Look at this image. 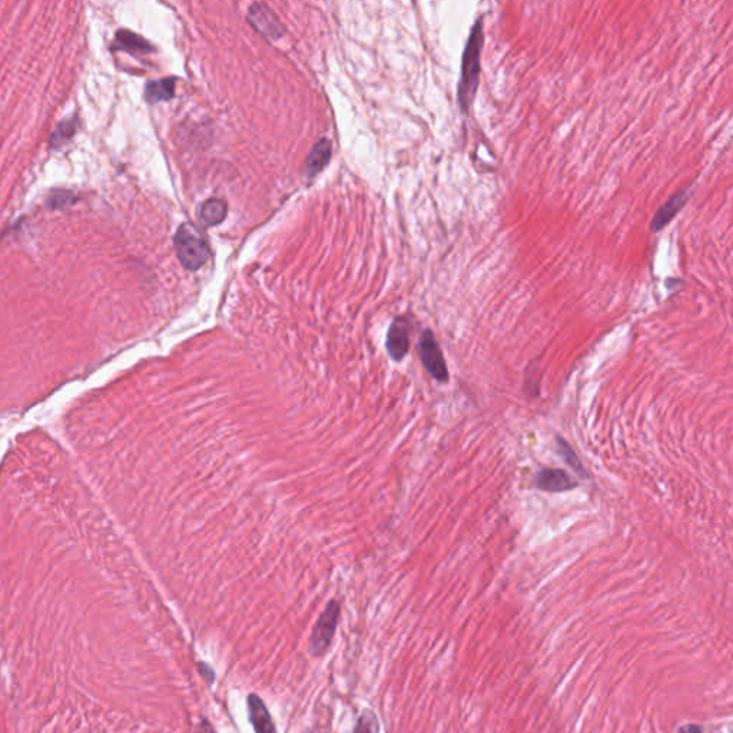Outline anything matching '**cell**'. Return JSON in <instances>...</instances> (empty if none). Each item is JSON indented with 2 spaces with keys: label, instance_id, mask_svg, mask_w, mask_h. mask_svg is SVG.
Masks as SVG:
<instances>
[{
  "label": "cell",
  "instance_id": "30bf717a",
  "mask_svg": "<svg viewBox=\"0 0 733 733\" xmlns=\"http://www.w3.org/2000/svg\"><path fill=\"white\" fill-rule=\"evenodd\" d=\"M330 158H331V142L327 139H321L308 156V162H306L308 175L313 177L318 174L321 169H324V166L328 163Z\"/></svg>",
  "mask_w": 733,
  "mask_h": 733
},
{
  "label": "cell",
  "instance_id": "9c48e42d",
  "mask_svg": "<svg viewBox=\"0 0 733 733\" xmlns=\"http://www.w3.org/2000/svg\"><path fill=\"white\" fill-rule=\"evenodd\" d=\"M686 201H688V191H681V192H676L674 195H672L669 201L665 205H662V208L655 214L652 223H651V230L653 232H659L660 230H663L666 225H669L670 221L681 212Z\"/></svg>",
  "mask_w": 733,
  "mask_h": 733
},
{
  "label": "cell",
  "instance_id": "ba28073f",
  "mask_svg": "<svg viewBox=\"0 0 733 733\" xmlns=\"http://www.w3.org/2000/svg\"><path fill=\"white\" fill-rule=\"evenodd\" d=\"M248 17L253 27L268 38H278L283 34V27H281L275 15L264 5L251 6Z\"/></svg>",
  "mask_w": 733,
  "mask_h": 733
},
{
  "label": "cell",
  "instance_id": "e0dca14e",
  "mask_svg": "<svg viewBox=\"0 0 733 733\" xmlns=\"http://www.w3.org/2000/svg\"><path fill=\"white\" fill-rule=\"evenodd\" d=\"M196 667H198V672L201 673L202 678L207 681V683L211 686L214 683V681H215V672L212 670V667H209L204 662H200L198 665H196Z\"/></svg>",
  "mask_w": 733,
  "mask_h": 733
},
{
  "label": "cell",
  "instance_id": "277c9868",
  "mask_svg": "<svg viewBox=\"0 0 733 733\" xmlns=\"http://www.w3.org/2000/svg\"><path fill=\"white\" fill-rule=\"evenodd\" d=\"M418 354H420L422 365L426 366V370L430 373V376L434 380H437L438 383L448 381V369H447L444 355L441 353V348L436 340L434 334L430 330H426L420 338Z\"/></svg>",
  "mask_w": 733,
  "mask_h": 733
},
{
  "label": "cell",
  "instance_id": "3957f363",
  "mask_svg": "<svg viewBox=\"0 0 733 733\" xmlns=\"http://www.w3.org/2000/svg\"><path fill=\"white\" fill-rule=\"evenodd\" d=\"M340 612H341V607H340V603H338L336 600H331L327 605L325 610L317 620L311 637H309L308 651L309 653H311V656L321 658L327 653L328 647L331 646L332 637L335 635L338 619H340Z\"/></svg>",
  "mask_w": 733,
  "mask_h": 733
},
{
  "label": "cell",
  "instance_id": "7c38bea8",
  "mask_svg": "<svg viewBox=\"0 0 733 733\" xmlns=\"http://www.w3.org/2000/svg\"><path fill=\"white\" fill-rule=\"evenodd\" d=\"M200 215L207 225H218L227 216V204L222 200H208L202 204Z\"/></svg>",
  "mask_w": 733,
  "mask_h": 733
},
{
  "label": "cell",
  "instance_id": "2e32d148",
  "mask_svg": "<svg viewBox=\"0 0 733 733\" xmlns=\"http://www.w3.org/2000/svg\"><path fill=\"white\" fill-rule=\"evenodd\" d=\"M75 132V122L73 121H68V122H64L58 126V129H56V132L53 133V138H52V145L56 147V145H62L65 140H68L72 133Z\"/></svg>",
  "mask_w": 733,
  "mask_h": 733
},
{
  "label": "cell",
  "instance_id": "5bb4252c",
  "mask_svg": "<svg viewBox=\"0 0 733 733\" xmlns=\"http://www.w3.org/2000/svg\"><path fill=\"white\" fill-rule=\"evenodd\" d=\"M117 38H118V42L129 50H135V52H149L151 50V45L144 38H140L132 32L121 31Z\"/></svg>",
  "mask_w": 733,
  "mask_h": 733
},
{
  "label": "cell",
  "instance_id": "8992f818",
  "mask_svg": "<svg viewBox=\"0 0 733 733\" xmlns=\"http://www.w3.org/2000/svg\"><path fill=\"white\" fill-rule=\"evenodd\" d=\"M410 330L407 318L394 320L387 334V350L394 361H401L410 350Z\"/></svg>",
  "mask_w": 733,
  "mask_h": 733
},
{
  "label": "cell",
  "instance_id": "6da1fadb",
  "mask_svg": "<svg viewBox=\"0 0 733 733\" xmlns=\"http://www.w3.org/2000/svg\"><path fill=\"white\" fill-rule=\"evenodd\" d=\"M483 42L484 23L483 17H478L471 27V32L463 53L461 77L459 83V103L464 112H467L471 108L478 89Z\"/></svg>",
  "mask_w": 733,
  "mask_h": 733
},
{
  "label": "cell",
  "instance_id": "d6986e66",
  "mask_svg": "<svg viewBox=\"0 0 733 733\" xmlns=\"http://www.w3.org/2000/svg\"><path fill=\"white\" fill-rule=\"evenodd\" d=\"M679 733H702V729L699 726H696V725H688V726L682 727Z\"/></svg>",
  "mask_w": 733,
  "mask_h": 733
},
{
  "label": "cell",
  "instance_id": "9a60e30c",
  "mask_svg": "<svg viewBox=\"0 0 733 733\" xmlns=\"http://www.w3.org/2000/svg\"><path fill=\"white\" fill-rule=\"evenodd\" d=\"M354 733H380V723L377 715L370 709L364 711L357 720Z\"/></svg>",
  "mask_w": 733,
  "mask_h": 733
},
{
  "label": "cell",
  "instance_id": "4fadbf2b",
  "mask_svg": "<svg viewBox=\"0 0 733 733\" xmlns=\"http://www.w3.org/2000/svg\"><path fill=\"white\" fill-rule=\"evenodd\" d=\"M557 451H558V454L563 457V460L566 461V464H569L573 468V471H576L580 477H587V473L583 468L577 454L575 453V450L568 444L565 438L557 437Z\"/></svg>",
  "mask_w": 733,
  "mask_h": 733
},
{
  "label": "cell",
  "instance_id": "8fae6325",
  "mask_svg": "<svg viewBox=\"0 0 733 733\" xmlns=\"http://www.w3.org/2000/svg\"><path fill=\"white\" fill-rule=\"evenodd\" d=\"M175 92V79H161L152 80L147 84L145 98L149 103H156L161 101H168L174 96Z\"/></svg>",
  "mask_w": 733,
  "mask_h": 733
},
{
  "label": "cell",
  "instance_id": "52a82bcc",
  "mask_svg": "<svg viewBox=\"0 0 733 733\" xmlns=\"http://www.w3.org/2000/svg\"><path fill=\"white\" fill-rule=\"evenodd\" d=\"M246 706L249 722L256 733H278L267 704L258 695L251 693L246 699Z\"/></svg>",
  "mask_w": 733,
  "mask_h": 733
},
{
  "label": "cell",
  "instance_id": "5b68a950",
  "mask_svg": "<svg viewBox=\"0 0 733 733\" xmlns=\"http://www.w3.org/2000/svg\"><path fill=\"white\" fill-rule=\"evenodd\" d=\"M535 489L547 493H563L577 487V483L561 468H543L533 478Z\"/></svg>",
  "mask_w": 733,
  "mask_h": 733
},
{
  "label": "cell",
  "instance_id": "7a4b0ae2",
  "mask_svg": "<svg viewBox=\"0 0 733 733\" xmlns=\"http://www.w3.org/2000/svg\"><path fill=\"white\" fill-rule=\"evenodd\" d=\"M175 249L181 264L191 271L201 268L209 258V246L192 223H184L175 235Z\"/></svg>",
  "mask_w": 733,
  "mask_h": 733
},
{
  "label": "cell",
  "instance_id": "ac0fdd59",
  "mask_svg": "<svg viewBox=\"0 0 733 733\" xmlns=\"http://www.w3.org/2000/svg\"><path fill=\"white\" fill-rule=\"evenodd\" d=\"M198 733H216L212 725L208 722V719L202 718L198 723Z\"/></svg>",
  "mask_w": 733,
  "mask_h": 733
}]
</instances>
